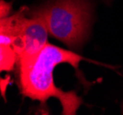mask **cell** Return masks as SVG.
<instances>
[{
	"label": "cell",
	"instance_id": "obj_1",
	"mask_svg": "<svg viewBox=\"0 0 123 115\" xmlns=\"http://www.w3.org/2000/svg\"><path fill=\"white\" fill-rule=\"evenodd\" d=\"M84 58L74 51L65 50L47 43L31 59L18 62V86L21 94L45 104L51 98L57 99L62 106V113L74 115L82 104V99L75 91H63L54 83L53 71L61 64H69L75 69L78 77L83 79L79 64Z\"/></svg>",
	"mask_w": 123,
	"mask_h": 115
},
{
	"label": "cell",
	"instance_id": "obj_2",
	"mask_svg": "<svg viewBox=\"0 0 123 115\" xmlns=\"http://www.w3.org/2000/svg\"><path fill=\"white\" fill-rule=\"evenodd\" d=\"M31 16L41 19L49 34L73 51L82 49L91 32L93 11L87 0H50Z\"/></svg>",
	"mask_w": 123,
	"mask_h": 115
},
{
	"label": "cell",
	"instance_id": "obj_8",
	"mask_svg": "<svg viewBox=\"0 0 123 115\" xmlns=\"http://www.w3.org/2000/svg\"><path fill=\"white\" fill-rule=\"evenodd\" d=\"M122 112H123V106H122Z\"/></svg>",
	"mask_w": 123,
	"mask_h": 115
},
{
	"label": "cell",
	"instance_id": "obj_4",
	"mask_svg": "<svg viewBox=\"0 0 123 115\" xmlns=\"http://www.w3.org/2000/svg\"><path fill=\"white\" fill-rule=\"evenodd\" d=\"M18 64V55L11 45L0 44V69L9 72Z\"/></svg>",
	"mask_w": 123,
	"mask_h": 115
},
{
	"label": "cell",
	"instance_id": "obj_6",
	"mask_svg": "<svg viewBox=\"0 0 123 115\" xmlns=\"http://www.w3.org/2000/svg\"><path fill=\"white\" fill-rule=\"evenodd\" d=\"M9 77H6V78H1V94L3 96V98H6V95H5V91L6 87L8 86L9 84Z\"/></svg>",
	"mask_w": 123,
	"mask_h": 115
},
{
	"label": "cell",
	"instance_id": "obj_5",
	"mask_svg": "<svg viewBox=\"0 0 123 115\" xmlns=\"http://www.w3.org/2000/svg\"><path fill=\"white\" fill-rule=\"evenodd\" d=\"M11 12V4L8 2H5L4 0H1L0 2V18L8 17Z\"/></svg>",
	"mask_w": 123,
	"mask_h": 115
},
{
	"label": "cell",
	"instance_id": "obj_3",
	"mask_svg": "<svg viewBox=\"0 0 123 115\" xmlns=\"http://www.w3.org/2000/svg\"><path fill=\"white\" fill-rule=\"evenodd\" d=\"M49 31L40 18H27L22 9L10 17L0 19V44L11 45L18 62L36 56L48 43Z\"/></svg>",
	"mask_w": 123,
	"mask_h": 115
},
{
	"label": "cell",
	"instance_id": "obj_7",
	"mask_svg": "<svg viewBox=\"0 0 123 115\" xmlns=\"http://www.w3.org/2000/svg\"><path fill=\"white\" fill-rule=\"evenodd\" d=\"M102 1H104L105 3H111L113 0H102Z\"/></svg>",
	"mask_w": 123,
	"mask_h": 115
}]
</instances>
